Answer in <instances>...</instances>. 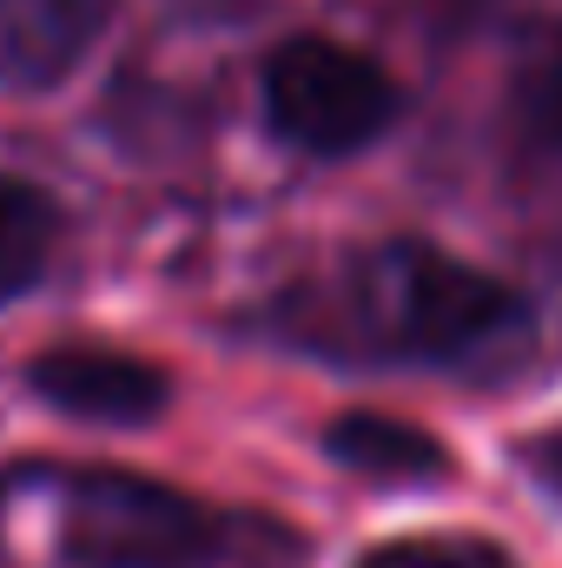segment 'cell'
Returning a JSON list of instances; mask_svg holds the SVG:
<instances>
[{
    "label": "cell",
    "mask_w": 562,
    "mask_h": 568,
    "mask_svg": "<svg viewBox=\"0 0 562 568\" xmlns=\"http://www.w3.org/2000/svg\"><path fill=\"white\" fill-rule=\"evenodd\" d=\"M259 93H265V126L311 159L364 152L371 140L391 133V120L404 106L398 80L371 53H358L344 40H318V33L284 40L259 73Z\"/></svg>",
    "instance_id": "3957f363"
},
{
    "label": "cell",
    "mask_w": 562,
    "mask_h": 568,
    "mask_svg": "<svg viewBox=\"0 0 562 568\" xmlns=\"http://www.w3.org/2000/svg\"><path fill=\"white\" fill-rule=\"evenodd\" d=\"M351 317L364 344L411 364H470L530 331V304L510 284L436 245L371 252L351 278Z\"/></svg>",
    "instance_id": "6da1fadb"
},
{
    "label": "cell",
    "mask_w": 562,
    "mask_h": 568,
    "mask_svg": "<svg viewBox=\"0 0 562 568\" xmlns=\"http://www.w3.org/2000/svg\"><path fill=\"white\" fill-rule=\"evenodd\" d=\"M53 239H60V212L40 185L0 172V304L33 291L53 265Z\"/></svg>",
    "instance_id": "52a82bcc"
},
{
    "label": "cell",
    "mask_w": 562,
    "mask_h": 568,
    "mask_svg": "<svg viewBox=\"0 0 562 568\" xmlns=\"http://www.w3.org/2000/svg\"><path fill=\"white\" fill-rule=\"evenodd\" d=\"M516 126L536 152H562V27L536 47V60L516 80Z\"/></svg>",
    "instance_id": "ba28073f"
},
{
    "label": "cell",
    "mask_w": 562,
    "mask_h": 568,
    "mask_svg": "<svg viewBox=\"0 0 562 568\" xmlns=\"http://www.w3.org/2000/svg\"><path fill=\"white\" fill-rule=\"evenodd\" d=\"M358 568H516V562L490 542H391V549L364 556Z\"/></svg>",
    "instance_id": "9c48e42d"
},
{
    "label": "cell",
    "mask_w": 562,
    "mask_h": 568,
    "mask_svg": "<svg viewBox=\"0 0 562 568\" xmlns=\"http://www.w3.org/2000/svg\"><path fill=\"white\" fill-rule=\"evenodd\" d=\"M324 456L344 476L371 483V489H436V483H450V449L430 429L384 417V410H344L324 429Z\"/></svg>",
    "instance_id": "8992f818"
},
{
    "label": "cell",
    "mask_w": 562,
    "mask_h": 568,
    "mask_svg": "<svg viewBox=\"0 0 562 568\" xmlns=\"http://www.w3.org/2000/svg\"><path fill=\"white\" fill-rule=\"evenodd\" d=\"M27 384L47 410L107 429H140L172 404V377L113 344H53L27 364Z\"/></svg>",
    "instance_id": "277c9868"
},
{
    "label": "cell",
    "mask_w": 562,
    "mask_h": 568,
    "mask_svg": "<svg viewBox=\"0 0 562 568\" xmlns=\"http://www.w3.org/2000/svg\"><path fill=\"white\" fill-rule=\"evenodd\" d=\"M113 0H0V87L53 93L100 47Z\"/></svg>",
    "instance_id": "5b68a950"
},
{
    "label": "cell",
    "mask_w": 562,
    "mask_h": 568,
    "mask_svg": "<svg viewBox=\"0 0 562 568\" xmlns=\"http://www.w3.org/2000/svg\"><path fill=\"white\" fill-rule=\"evenodd\" d=\"M523 463H530V476H536L550 496H562V429L536 436V443H523Z\"/></svg>",
    "instance_id": "30bf717a"
},
{
    "label": "cell",
    "mask_w": 562,
    "mask_h": 568,
    "mask_svg": "<svg viewBox=\"0 0 562 568\" xmlns=\"http://www.w3.org/2000/svg\"><path fill=\"white\" fill-rule=\"evenodd\" d=\"M67 568H205L219 556V516L140 469L87 463L53 489Z\"/></svg>",
    "instance_id": "7a4b0ae2"
}]
</instances>
